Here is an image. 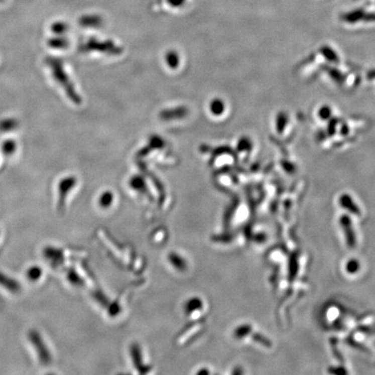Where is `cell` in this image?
Returning a JSON list of instances; mask_svg holds the SVG:
<instances>
[{"label": "cell", "mask_w": 375, "mask_h": 375, "mask_svg": "<svg viewBox=\"0 0 375 375\" xmlns=\"http://www.w3.org/2000/svg\"><path fill=\"white\" fill-rule=\"evenodd\" d=\"M45 64L51 69L54 80L64 89L69 98L74 103H80V97L76 92L70 77L64 70L63 62L59 58L47 57L45 58Z\"/></svg>", "instance_id": "1"}, {"label": "cell", "mask_w": 375, "mask_h": 375, "mask_svg": "<svg viewBox=\"0 0 375 375\" xmlns=\"http://www.w3.org/2000/svg\"><path fill=\"white\" fill-rule=\"evenodd\" d=\"M20 126V121L14 117H7L0 120V132L3 133L13 132Z\"/></svg>", "instance_id": "2"}, {"label": "cell", "mask_w": 375, "mask_h": 375, "mask_svg": "<svg viewBox=\"0 0 375 375\" xmlns=\"http://www.w3.org/2000/svg\"><path fill=\"white\" fill-rule=\"evenodd\" d=\"M47 45L49 47L54 49V50H65L69 45V42L64 37L57 35V37L48 39Z\"/></svg>", "instance_id": "3"}, {"label": "cell", "mask_w": 375, "mask_h": 375, "mask_svg": "<svg viewBox=\"0 0 375 375\" xmlns=\"http://www.w3.org/2000/svg\"><path fill=\"white\" fill-rule=\"evenodd\" d=\"M17 149H18L17 142L12 138L5 140L1 145V151H2L4 156H6V157H11V156L15 154Z\"/></svg>", "instance_id": "4"}, {"label": "cell", "mask_w": 375, "mask_h": 375, "mask_svg": "<svg viewBox=\"0 0 375 375\" xmlns=\"http://www.w3.org/2000/svg\"><path fill=\"white\" fill-rule=\"evenodd\" d=\"M342 226H343L344 230L346 232V239L348 240L350 247H353L355 245V236H353V231L351 227V221L348 217L342 218Z\"/></svg>", "instance_id": "5"}, {"label": "cell", "mask_w": 375, "mask_h": 375, "mask_svg": "<svg viewBox=\"0 0 375 375\" xmlns=\"http://www.w3.org/2000/svg\"><path fill=\"white\" fill-rule=\"evenodd\" d=\"M112 202L113 194L111 192H109V191L103 193L99 199L100 205L103 207V208H108V207L112 204Z\"/></svg>", "instance_id": "6"}, {"label": "cell", "mask_w": 375, "mask_h": 375, "mask_svg": "<svg viewBox=\"0 0 375 375\" xmlns=\"http://www.w3.org/2000/svg\"><path fill=\"white\" fill-rule=\"evenodd\" d=\"M52 32L56 35H63L67 31V26L64 22H55L51 26Z\"/></svg>", "instance_id": "7"}, {"label": "cell", "mask_w": 375, "mask_h": 375, "mask_svg": "<svg viewBox=\"0 0 375 375\" xmlns=\"http://www.w3.org/2000/svg\"><path fill=\"white\" fill-rule=\"evenodd\" d=\"M202 307V302L198 298H193V300H190L189 302H187L186 306H185V309H186L187 313L188 312L190 313V312H193L194 310L195 311L198 310Z\"/></svg>", "instance_id": "8"}, {"label": "cell", "mask_w": 375, "mask_h": 375, "mask_svg": "<svg viewBox=\"0 0 375 375\" xmlns=\"http://www.w3.org/2000/svg\"><path fill=\"white\" fill-rule=\"evenodd\" d=\"M166 61L170 67H177L179 64V57L175 52H168V54L166 55Z\"/></svg>", "instance_id": "9"}, {"label": "cell", "mask_w": 375, "mask_h": 375, "mask_svg": "<svg viewBox=\"0 0 375 375\" xmlns=\"http://www.w3.org/2000/svg\"><path fill=\"white\" fill-rule=\"evenodd\" d=\"M170 261L171 262V263L173 264L174 266L177 268V269H181V270L183 269V267L181 266L179 263H181V264H183V265L185 266V263L183 262V259L180 258V257H178L177 254H171L170 256Z\"/></svg>", "instance_id": "10"}, {"label": "cell", "mask_w": 375, "mask_h": 375, "mask_svg": "<svg viewBox=\"0 0 375 375\" xmlns=\"http://www.w3.org/2000/svg\"><path fill=\"white\" fill-rule=\"evenodd\" d=\"M223 106L221 105V102H219L218 100H215L213 103H211V110L212 112L215 113V114H220L222 110Z\"/></svg>", "instance_id": "11"}, {"label": "cell", "mask_w": 375, "mask_h": 375, "mask_svg": "<svg viewBox=\"0 0 375 375\" xmlns=\"http://www.w3.org/2000/svg\"><path fill=\"white\" fill-rule=\"evenodd\" d=\"M358 267H359L358 263L356 261H352V262H350L347 264L346 270H348V272L349 273L356 272V270H358Z\"/></svg>", "instance_id": "12"}, {"label": "cell", "mask_w": 375, "mask_h": 375, "mask_svg": "<svg viewBox=\"0 0 375 375\" xmlns=\"http://www.w3.org/2000/svg\"><path fill=\"white\" fill-rule=\"evenodd\" d=\"M2 2H4V0H0V3H2Z\"/></svg>", "instance_id": "13"}]
</instances>
